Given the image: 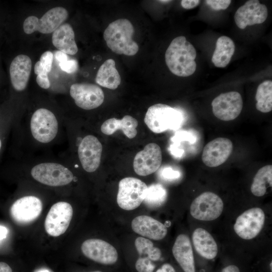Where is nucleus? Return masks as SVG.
<instances>
[{
  "label": "nucleus",
  "instance_id": "nucleus-1",
  "mask_svg": "<svg viewBox=\"0 0 272 272\" xmlns=\"http://www.w3.org/2000/svg\"><path fill=\"white\" fill-rule=\"evenodd\" d=\"M196 56L195 48L183 36L175 38L165 54L166 65L171 72L182 77H188L195 72Z\"/></svg>",
  "mask_w": 272,
  "mask_h": 272
},
{
  "label": "nucleus",
  "instance_id": "nucleus-2",
  "mask_svg": "<svg viewBox=\"0 0 272 272\" xmlns=\"http://www.w3.org/2000/svg\"><path fill=\"white\" fill-rule=\"evenodd\" d=\"M134 29L126 19H119L110 23L105 30L103 38L107 46L118 54L132 56L139 51V46L133 39Z\"/></svg>",
  "mask_w": 272,
  "mask_h": 272
},
{
  "label": "nucleus",
  "instance_id": "nucleus-3",
  "mask_svg": "<svg viewBox=\"0 0 272 272\" xmlns=\"http://www.w3.org/2000/svg\"><path fill=\"white\" fill-rule=\"evenodd\" d=\"M183 121V116L179 110L162 103L150 106L144 118L149 128L156 133L167 130H177L181 126Z\"/></svg>",
  "mask_w": 272,
  "mask_h": 272
},
{
  "label": "nucleus",
  "instance_id": "nucleus-4",
  "mask_svg": "<svg viewBox=\"0 0 272 272\" xmlns=\"http://www.w3.org/2000/svg\"><path fill=\"white\" fill-rule=\"evenodd\" d=\"M32 177L37 181L50 186H61L71 183L74 175L62 164L54 162L38 164L31 170Z\"/></svg>",
  "mask_w": 272,
  "mask_h": 272
},
{
  "label": "nucleus",
  "instance_id": "nucleus-5",
  "mask_svg": "<svg viewBox=\"0 0 272 272\" xmlns=\"http://www.w3.org/2000/svg\"><path fill=\"white\" fill-rule=\"evenodd\" d=\"M147 190V185L140 179L131 177L124 178L118 184L117 203L123 210H133L143 202Z\"/></svg>",
  "mask_w": 272,
  "mask_h": 272
},
{
  "label": "nucleus",
  "instance_id": "nucleus-6",
  "mask_svg": "<svg viewBox=\"0 0 272 272\" xmlns=\"http://www.w3.org/2000/svg\"><path fill=\"white\" fill-rule=\"evenodd\" d=\"M30 127L32 135L35 140L42 144H48L56 137L58 122L52 112L41 108L32 114Z\"/></svg>",
  "mask_w": 272,
  "mask_h": 272
},
{
  "label": "nucleus",
  "instance_id": "nucleus-7",
  "mask_svg": "<svg viewBox=\"0 0 272 272\" xmlns=\"http://www.w3.org/2000/svg\"><path fill=\"white\" fill-rule=\"evenodd\" d=\"M68 17L67 10L63 7H57L48 10L41 17L31 16L27 17L23 23V29L27 34L35 31L43 34L53 32Z\"/></svg>",
  "mask_w": 272,
  "mask_h": 272
},
{
  "label": "nucleus",
  "instance_id": "nucleus-8",
  "mask_svg": "<svg viewBox=\"0 0 272 272\" xmlns=\"http://www.w3.org/2000/svg\"><path fill=\"white\" fill-rule=\"evenodd\" d=\"M223 208V200L219 196L207 191L193 200L190 207V213L195 219L210 221L217 219L221 215Z\"/></svg>",
  "mask_w": 272,
  "mask_h": 272
},
{
  "label": "nucleus",
  "instance_id": "nucleus-9",
  "mask_svg": "<svg viewBox=\"0 0 272 272\" xmlns=\"http://www.w3.org/2000/svg\"><path fill=\"white\" fill-rule=\"evenodd\" d=\"M73 215L71 204L59 201L52 206L45 220L46 232L53 237L59 236L67 229Z\"/></svg>",
  "mask_w": 272,
  "mask_h": 272
},
{
  "label": "nucleus",
  "instance_id": "nucleus-10",
  "mask_svg": "<svg viewBox=\"0 0 272 272\" xmlns=\"http://www.w3.org/2000/svg\"><path fill=\"white\" fill-rule=\"evenodd\" d=\"M264 221L265 214L261 209L251 208L237 217L234 225V230L240 238L250 240L259 233Z\"/></svg>",
  "mask_w": 272,
  "mask_h": 272
},
{
  "label": "nucleus",
  "instance_id": "nucleus-11",
  "mask_svg": "<svg viewBox=\"0 0 272 272\" xmlns=\"http://www.w3.org/2000/svg\"><path fill=\"white\" fill-rule=\"evenodd\" d=\"M70 93L75 104L85 110L98 107L104 100V93L101 88L93 84H74L70 87Z\"/></svg>",
  "mask_w": 272,
  "mask_h": 272
},
{
  "label": "nucleus",
  "instance_id": "nucleus-12",
  "mask_svg": "<svg viewBox=\"0 0 272 272\" xmlns=\"http://www.w3.org/2000/svg\"><path fill=\"white\" fill-rule=\"evenodd\" d=\"M83 254L88 258L105 265L116 262L118 252L116 249L107 241L100 239H89L81 245Z\"/></svg>",
  "mask_w": 272,
  "mask_h": 272
},
{
  "label": "nucleus",
  "instance_id": "nucleus-13",
  "mask_svg": "<svg viewBox=\"0 0 272 272\" xmlns=\"http://www.w3.org/2000/svg\"><path fill=\"white\" fill-rule=\"evenodd\" d=\"M212 106L216 117L222 120L230 121L235 119L240 114L243 101L239 93L232 91L216 97L213 100Z\"/></svg>",
  "mask_w": 272,
  "mask_h": 272
},
{
  "label": "nucleus",
  "instance_id": "nucleus-14",
  "mask_svg": "<svg viewBox=\"0 0 272 272\" xmlns=\"http://www.w3.org/2000/svg\"><path fill=\"white\" fill-rule=\"evenodd\" d=\"M102 152V146L94 135H87L80 142L78 153L83 169L93 172L99 167Z\"/></svg>",
  "mask_w": 272,
  "mask_h": 272
},
{
  "label": "nucleus",
  "instance_id": "nucleus-15",
  "mask_svg": "<svg viewBox=\"0 0 272 272\" xmlns=\"http://www.w3.org/2000/svg\"><path fill=\"white\" fill-rule=\"evenodd\" d=\"M161 162L162 152L160 147L155 143H150L136 154L133 166L138 175L145 176L157 171Z\"/></svg>",
  "mask_w": 272,
  "mask_h": 272
},
{
  "label": "nucleus",
  "instance_id": "nucleus-16",
  "mask_svg": "<svg viewBox=\"0 0 272 272\" xmlns=\"http://www.w3.org/2000/svg\"><path fill=\"white\" fill-rule=\"evenodd\" d=\"M42 203L36 196L28 195L16 200L10 209L13 220L19 224H28L36 220L41 214Z\"/></svg>",
  "mask_w": 272,
  "mask_h": 272
},
{
  "label": "nucleus",
  "instance_id": "nucleus-17",
  "mask_svg": "<svg viewBox=\"0 0 272 272\" xmlns=\"http://www.w3.org/2000/svg\"><path fill=\"white\" fill-rule=\"evenodd\" d=\"M268 16L266 6L258 0H249L240 7L234 15V21L237 27L244 29L247 26L263 23Z\"/></svg>",
  "mask_w": 272,
  "mask_h": 272
},
{
  "label": "nucleus",
  "instance_id": "nucleus-18",
  "mask_svg": "<svg viewBox=\"0 0 272 272\" xmlns=\"http://www.w3.org/2000/svg\"><path fill=\"white\" fill-rule=\"evenodd\" d=\"M233 149V143L229 139L216 138L205 146L201 156L202 161L208 167H218L227 161Z\"/></svg>",
  "mask_w": 272,
  "mask_h": 272
},
{
  "label": "nucleus",
  "instance_id": "nucleus-19",
  "mask_svg": "<svg viewBox=\"0 0 272 272\" xmlns=\"http://www.w3.org/2000/svg\"><path fill=\"white\" fill-rule=\"evenodd\" d=\"M131 226L135 233L155 240L163 239L167 233V228L163 224L146 215L135 217L131 221Z\"/></svg>",
  "mask_w": 272,
  "mask_h": 272
},
{
  "label": "nucleus",
  "instance_id": "nucleus-20",
  "mask_svg": "<svg viewBox=\"0 0 272 272\" xmlns=\"http://www.w3.org/2000/svg\"><path fill=\"white\" fill-rule=\"evenodd\" d=\"M32 61L25 54H20L12 60L10 66V76L13 88L22 91L26 88L31 71Z\"/></svg>",
  "mask_w": 272,
  "mask_h": 272
},
{
  "label": "nucleus",
  "instance_id": "nucleus-21",
  "mask_svg": "<svg viewBox=\"0 0 272 272\" xmlns=\"http://www.w3.org/2000/svg\"><path fill=\"white\" fill-rule=\"evenodd\" d=\"M173 255L184 272H195L192 246L188 237L179 235L172 247Z\"/></svg>",
  "mask_w": 272,
  "mask_h": 272
},
{
  "label": "nucleus",
  "instance_id": "nucleus-22",
  "mask_svg": "<svg viewBox=\"0 0 272 272\" xmlns=\"http://www.w3.org/2000/svg\"><path fill=\"white\" fill-rule=\"evenodd\" d=\"M52 43L57 49L66 54L74 55L78 51L74 30L68 23L61 24L53 32Z\"/></svg>",
  "mask_w": 272,
  "mask_h": 272
},
{
  "label": "nucleus",
  "instance_id": "nucleus-23",
  "mask_svg": "<svg viewBox=\"0 0 272 272\" xmlns=\"http://www.w3.org/2000/svg\"><path fill=\"white\" fill-rule=\"evenodd\" d=\"M192 239L194 248L202 257L214 259L218 253V246L211 234L206 230L198 228L193 232Z\"/></svg>",
  "mask_w": 272,
  "mask_h": 272
},
{
  "label": "nucleus",
  "instance_id": "nucleus-24",
  "mask_svg": "<svg viewBox=\"0 0 272 272\" xmlns=\"http://www.w3.org/2000/svg\"><path fill=\"white\" fill-rule=\"evenodd\" d=\"M137 120L130 115H125L121 119L112 118L106 120L101 126L102 133L111 135L120 129L129 139L134 138L137 134Z\"/></svg>",
  "mask_w": 272,
  "mask_h": 272
},
{
  "label": "nucleus",
  "instance_id": "nucleus-25",
  "mask_svg": "<svg viewBox=\"0 0 272 272\" xmlns=\"http://www.w3.org/2000/svg\"><path fill=\"white\" fill-rule=\"evenodd\" d=\"M95 81L100 86L109 89L117 88L120 84L121 78L113 59H107L100 66Z\"/></svg>",
  "mask_w": 272,
  "mask_h": 272
},
{
  "label": "nucleus",
  "instance_id": "nucleus-26",
  "mask_svg": "<svg viewBox=\"0 0 272 272\" xmlns=\"http://www.w3.org/2000/svg\"><path fill=\"white\" fill-rule=\"evenodd\" d=\"M235 48V44L230 37L226 36L220 37L217 41L212 58L214 65L220 68L226 67L234 54Z\"/></svg>",
  "mask_w": 272,
  "mask_h": 272
},
{
  "label": "nucleus",
  "instance_id": "nucleus-27",
  "mask_svg": "<svg viewBox=\"0 0 272 272\" xmlns=\"http://www.w3.org/2000/svg\"><path fill=\"white\" fill-rule=\"evenodd\" d=\"M272 165L261 167L255 174L251 186V191L256 196L265 194L268 187H271Z\"/></svg>",
  "mask_w": 272,
  "mask_h": 272
},
{
  "label": "nucleus",
  "instance_id": "nucleus-28",
  "mask_svg": "<svg viewBox=\"0 0 272 272\" xmlns=\"http://www.w3.org/2000/svg\"><path fill=\"white\" fill-rule=\"evenodd\" d=\"M255 100L256 108L258 111L269 112L272 110V81L266 80L257 87Z\"/></svg>",
  "mask_w": 272,
  "mask_h": 272
},
{
  "label": "nucleus",
  "instance_id": "nucleus-29",
  "mask_svg": "<svg viewBox=\"0 0 272 272\" xmlns=\"http://www.w3.org/2000/svg\"><path fill=\"white\" fill-rule=\"evenodd\" d=\"M167 197L166 188L160 183H154L148 187L147 194L143 201L147 207L155 209L163 205Z\"/></svg>",
  "mask_w": 272,
  "mask_h": 272
},
{
  "label": "nucleus",
  "instance_id": "nucleus-30",
  "mask_svg": "<svg viewBox=\"0 0 272 272\" xmlns=\"http://www.w3.org/2000/svg\"><path fill=\"white\" fill-rule=\"evenodd\" d=\"M136 249L140 256L146 255L152 261L159 260L161 257V251L159 248L155 247L153 243L149 239L139 237L134 241Z\"/></svg>",
  "mask_w": 272,
  "mask_h": 272
},
{
  "label": "nucleus",
  "instance_id": "nucleus-31",
  "mask_svg": "<svg viewBox=\"0 0 272 272\" xmlns=\"http://www.w3.org/2000/svg\"><path fill=\"white\" fill-rule=\"evenodd\" d=\"M160 178L166 181L172 182L179 179L181 176L180 171L170 166L163 167L159 172Z\"/></svg>",
  "mask_w": 272,
  "mask_h": 272
},
{
  "label": "nucleus",
  "instance_id": "nucleus-32",
  "mask_svg": "<svg viewBox=\"0 0 272 272\" xmlns=\"http://www.w3.org/2000/svg\"><path fill=\"white\" fill-rule=\"evenodd\" d=\"M135 267L138 272H153L156 266L148 257L140 256L136 261Z\"/></svg>",
  "mask_w": 272,
  "mask_h": 272
},
{
  "label": "nucleus",
  "instance_id": "nucleus-33",
  "mask_svg": "<svg viewBox=\"0 0 272 272\" xmlns=\"http://www.w3.org/2000/svg\"><path fill=\"white\" fill-rule=\"evenodd\" d=\"M171 140L173 143L176 144L183 141H187L190 144H193L195 142L196 138L188 131L180 130L175 133L174 136L172 138Z\"/></svg>",
  "mask_w": 272,
  "mask_h": 272
},
{
  "label": "nucleus",
  "instance_id": "nucleus-34",
  "mask_svg": "<svg viewBox=\"0 0 272 272\" xmlns=\"http://www.w3.org/2000/svg\"><path fill=\"white\" fill-rule=\"evenodd\" d=\"M53 59V54L50 51L44 52L40 56L39 61L42 67L48 73L51 70Z\"/></svg>",
  "mask_w": 272,
  "mask_h": 272
},
{
  "label": "nucleus",
  "instance_id": "nucleus-35",
  "mask_svg": "<svg viewBox=\"0 0 272 272\" xmlns=\"http://www.w3.org/2000/svg\"><path fill=\"white\" fill-rule=\"evenodd\" d=\"M206 3L214 10L226 9L231 3L230 0H207Z\"/></svg>",
  "mask_w": 272,
  "mask_h": 272
},
{
  "label": "nucleus",
  "instance_id": "nucleus-36",
  "mask_svg": "<svg viewBox=\"0 0 272 272\" xmlns=\"http://www.w3.org/2000/svg\"><path fill=\"white\" fill-rule=\"evenodd\" d=\"M60 69L64 72L71 74L75 72L78 68V61L76 59L67 60L59 63Z\"/></svg>",
  "mask_w": 272,
  "mask_h": 272
},
{
  "label": "nucleus",
  "instance_id": "nucleus-37",
  "mask_svg": "<svg viewBox=\"0 0 272 272\" xmlns=\"http://www.w3.org/2000/svg\"><path fill=\"white\" fill-rule=\"evenodd\" d=\"M36 82L41 88L44 89H48L50 86L47 74L37 75Z\"/></svg>",
  "mask_w": 272,
  "mask_h": 272
},
{
  "label": "nucleus",
  "instance_id": "nucleus-38",
  "mask_svg": "<svg viewBox=\"0 0 272 272\" xmlns=\"http://www.w3.org/2000/svg\"><path fill=\"white\" fill-rule=\"evenodd\" d=\"M200 1L199 0H182L181 1V5L185 9H191L197 7Z\"/></svg>",
  "mask_w": 272,
  "mask_h": 272
},
{
  "label": "nucleus",
  "instance_id": "nucleus-39",
  "mask_svg": "<svg viewBox=\"0 0 272 272\" xmlns=\"http://www.w3.org/2000/svg\"><path fill=\"white\" fill-rule=\"evenodd\" d=\"M170 151L172 155L176 157H181L184 153V150L180 149L174 144H172L170 147Z\"/></svg>",
  "mask_w": 272,
  "mask_h": 272
},
{
  "label": "nucleus",
  "instance_id": "nucleus-40",
  "mask_svg": "<svg viewBox=\"0 0 272 272\" xmlns=\"http://www.w3.org/2000/svg\"><path fill=\"white\" fill-rule=\"evenodd\" d=\"M54 56L56 59L59 62V63L68 60L67 55L59 50L55 52Z\"/></svg>",
  "mask_w": 272,
  "mask_h": 272
},
{
  "label": "nucleus",
  "instance_id": "nucleus-41",
  "mask_svg": "<svg viewBox=\"0 0 272 272\" xmlns=\"http://www.w3.org/2000/svg\"><path fill=\"white\" fill-rule=\"evenodd\" d=\"M34 72L37 75L40 74H47V73L42 66L39 61H37L34 66Z\"/></svg>",
  "mask_w": 272,
  "mask_h": 272
},
{
  "label": "nucleus",
  "instance_id": "nucleus-42",
  "mask_svg": "<svg viewBox=\"0 0 272 272\" xmlns=\"http://www.w3.org/2000/svg\"><path fill=\"white\" fill-rule=\"evenodd\" d=\"M156 272H176L173 267L169 263L164 264Z\"/></svg>",
  "mask_w": 272,
  "mask_h": 272
},
{
  "label": "nucleus",
  "instance_id": "nucleus-43",
  "mask_svg": "<svg viewBox=\"0 0 272 272\" xmlns=\"http://www.w3.org/2000/svg\"><path fill=\"white\" fill-rule=\"evenodd\" d=\"M221 272H240L239 268L235 265H229L224 267Z\"/></svg>",
  "mask_w": 272,
  "mask_h": 272
},
{
  "label": "nucleus",
  "instance_id": "nucleus-44",
  "mask_svg": "<svg viewBox=\"0 0 272 272\" xmlns=\"http://www.w3.org/2000/svg\"><path fill=\"white\" fill-rule=\"evenodd\" d=\"M0 272H12L11 267L6 262H0Z\"/></svg>",
  "mask_w": 272,
  "mask_h": 272
},
{
  "label": "nucleus",
  "instance_id": "nucleus-45",
  "mask_svg": "<svg viewBox=\"0 0 272 272\" xmlns=\"http://www.w3.org/2000/svg\"><path fill=\"white\" fill-rule=\"evenodd\" d=\"M7 234V229L5 227L0 225V241L5 238Z\"/></svg>",
  "mask_w": 272,
  "mask_h": 272
},
{
  "label": "nucleus",
  "instance_id": "nucleus-46",
  "mask_svg": "<svg viewBox=\"0 0 272 272\" xmlns=\"http://www.w3.org/2000/svg\"><path fill=\"white\" fill-rule=\"evenodd\" d=\"M34 272H51V271L48 269L42 268H40L36 270Z\"/></svg>",
  "mask_w": 272,
  "mask_h": 272
},
{
  "label": "nucleus",
  "instance_id": "nucleus-47",
  "mask_svg": "<svg viewBox=\"0 0 272 272\" xmlns=\"http://www.w3.org/2000/svg\"><path fill=\"white\" fill-rule=\"evenodd\" d=\"M159 2L163 3H167L171 2V1H159Z\"/></svg>",
  "mask_w": 272,
  "mask_h": 272
},
{
  "label": "nucleus",
  "instance_id": "nucleus-48",
  "mask_svg": "<svg viewBox=\"0 0 272 272\" xmlns=\"http://www.w3.org/2000/svg\"><path fill=\"white\" fill-rule=\"evenodd\" d=\"M271 264H272V262H270V270H271V271H272V265H271Z\"/></svg>",
  "mask_w": 272,
  "mask_h": 272
},
{
  "label": "nucleus",
  "instance_id": "nucleus-49",
  "mask_svg": "<svg viewBox=\"0 0 272 272\" xmlns=\"http://www.w3.org/2000/svg\"><path fill=\"white\" fill-rule=\"evenodd\" d=\"M1 147H2V142L0 140V150H1Z\"/></svg>",
  "mask_w": 272,
  "mask_h": 272
},
{
  "label": "nucleus",
  "instance_id": "nucleus-50",
  "mask_svg": "<svg viewBox=\"0 0 272 272\" xmlns=\"http://www.w3.org/2000/svg\"><path fill=\"white\" fill-rule=\"evenodd\" d=\"M91 272H102V271H100V270H96V271H91Z\"/></svg>",
  "mask_w": 272,
  "mask_h": 272
}]
</instances>
